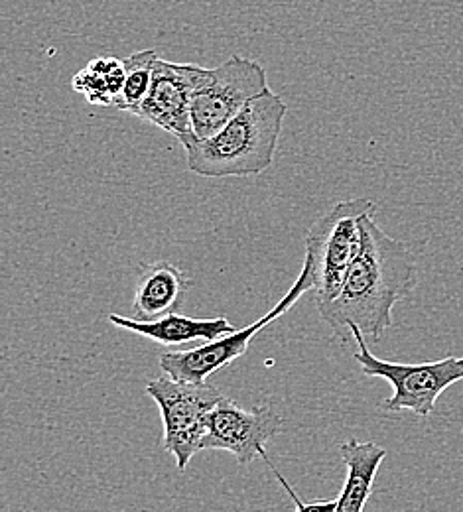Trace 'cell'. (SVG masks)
<instances>
[{"instance_id": "cell-1", "label": "cell", "mask_w": 463, "mask_h": 512, "mask_svg": "<svg viewBox=\"0 0 463 512\" xmlns=\"http://www.w3.org/2000/svg\"><path fill=\"white\" fill-rule=\"evenodd\" d=\"M363 245L351 264L339 296L318 306L326 321L343 341L353 323L361 333L377 343L393 327V310L408 298L418 282L414 256L404 243L389 237L375 221V211L361 219Z\"/></svg>"}, {"instance_id": "cell-2", "label": "cell", "mask_w": 463, "mask_h": 512, "mask_svg": "<svg viewBox=\"0 0 463 512\" xmlns=\"http://www.w3.org/2000/svg\"><path fill=\"white\" fill-rule=\"evenodd\" d=\"M286 103L272 89L253 99L217 134L182 142L190 172L201 178H245L266 172L278 148Z\"/></svg>"}, {"instance_id": "cell-3", "label": "cell", "mask_w": 463, "mask_h": 512, "mask_svg": "<svg viewBox=\"0 0 463 512\" xmlns=\"http://www.w3.org/2000/svg\"><path fill=\"white\" fill-rule=\"evenodd\" d=\"M371 211H377V205L367 197L337 201L310 227L304 241V266L310 270L318 306L330 304L339 296L363 245L361 219Z\"/></svg>"}, {"instance_id": "cell-4", "label": "cell", "mask_w": 463, "mask_h": 512, "mask_svg": "<svg viewBox=\"0 0 463 512\" xmlns=\"http://www.w3.org/2000/svg\"><path fill=\"white\" fill-rule=\"evenodd\" d=\"M357 345L353 359L359 363L363 375L383 379L393 386V394L381 402L387 412L410 410L422 418L430 416L436 400L452 384L463 381V357H446L430 363H393L375 357L365 343V335L357 325L347 327Z\"/></svg>"}, {"instance_id": "cell-5", "label": "cell", "mask_w": 463, "mask_h": 512, "mask_svg": "<svg viewBox=\"0 0 463 512\" xmlns=\"http://www.w3.org/2000/svg\"><path fill=\"white\" fill-rule=\"evenodd\" d=\"M146 394L156 402L164 424V449L174 455L180 473L201 451L215 406L225 398L223 392L207 383H184L160 377L146 383Z\"/></svg>"}, {"instance_id": "cell-6", "label": "cell", "mask_w": 463, "mask_h": 512, "mask_svg": "<svg viewBox=\"0 0 463 512\" xmlns=\"http://www.w3.org/2000/svg\"><path fill=\"white\" fill-rule=\"evenodd\" d=\"M268 89L266 69L255 60L231 56L223 64L209 69L207 81L192 99L190 117L194 138L205 140L217 134Z\"/></svg>"}, {"instance_id": "cell-7", "label": "cell", "mask_w": 463, "mask_h": 512, "mask_svg": "<svg viewBox=\"0 0 463 512\" xmlns=\"http://www.w3.org/2000/svg\"><path fill=\"white\" fill-rule=\"evenodd\" d=\"M306 292H312V276H310L308 266L302 264V270H300L298 278L294 280V284L290 286V290L261 320H257L243 329H235L233 333H227L219 339L207 341L194 349L164 353V355H160V369L176 381L205 383L213 373L227 367L235 359L243 357L247 353L253 337L259 335L272 321L282 318Z\"/></svg>"}, {"instance_id": "cell-8", "label": "cell", "mask_w": 463, "mask_h": 512, "mask_svg": "<svg viewBox=\"0 0 463 512\" xmlns=\"http://www.w3.org/2000/svg\"><path fill=\"white\" fill-rule=\"evenodd\" d=\"M209 69L196 64H174L158 58L150 91L136 117L174 134L180 144L194 138L192 128V99L199 87L207 81Z\"/></svg>"}, {"instance_id": "cell-9", "label": "cell", "mask_w": 463, "mask_h": 512, "mask_svg": "<svg viewBox=\"0 0 463 512\" xmlns=\"http://www.w3.org/2000/svg\"><path fill=\"white\" fill-rule=\"evenodd\" d=\"M284 428L280 414L272 406L241 408L223 398L209 418L203 449L229 451L241 465H249L266 453V444Z\"/></svg>"}, {"instance_id": "cell-10", "label": "cell", "mask_w": 463, "mask_h": 512, "mask_svg": "<svg viewBox=\"0 0 463 512\" xmlns=\"http://www.w3.org/2000/svg\"><path fill=\"white\" fill-rule=\"evenodd\" d=\"M131 318L156 321L174 314L182 306V298L190 286L186 274L166 260L140 264L134 282Z\"/></svg>"}, {"instance_id": "cell-11", "label": "cell", "mask_w": 463, "mask_h": 512, "mask_svg": "<svg viewBox=\"0 0 463 512\" xmlns=\"http://www.w3.org/2000/svg\"><path fill=\"white\" fill-rule=\"evenodd\" d=\"M109 321L121 329H127L146 339H152L166 347L186 345L192 341H213L227 333H233L235 327L227 318H190L182 314H168L166 318L156 321H136L127 316L111 314Z\"/></svg>"}, {"instance_id": "cell-12", "label": "cell", "mask_w": 463, "mask_h": 512, "mask_svg": "<svg viewBox=\"0 0 463 512\" xmlns=\"http://www.w3.org/2000/svg\"><path fill=\"white\" fill-rule=\"evenodd\" d=\"M339 453L347 473L343 489L337 495L335 512H363L373 493L379 467L387 457V449L375 442L347 440L339 446Z\"/></svg>"}, {"instance_id": "cell-13", "label": "cell", "mask_w": 463, "mask_h": 512, "mask_svg": "<svg viewBox=\"0 0 463 512\" xmlns=\"http://www.w3.org/2000/svg\"><path fill=\"white\" fill-rule=\"evenodd\" d=\"M75 93L83 95L95 107L115 109L125 87V62L113 56L91 60L71 79Z\"/></svg>"}, {"instance_id": "cell-14", "label": "cell", "mask_w": 463, "mask_h": 512, "mask_svg": "<svg viewBox=\"0 0 463 512\" xmlns=\"http://www.w3.org/2000/svg\"><path fill=\"white\" fill-rule=\"evenodd\" d=\"M160 56L156 50H138L125 58V87L123 93L115 105L117 111H125L134 115L136 109L146 99L152 77H154V65Z\"/></svg>"}, {"instance_id": "cell-15", "label": "cell", "mask_w": 463, "mask_h": 512, "mask_svg": "<svg viewBox=\"0 0 463 512\" xmlns=\"http://www.w3.org/2000/svg\"><path fill=\"white\" fill-rule=\"evenodd\" d=\"M263 459H265L266 465L272 469V473H274V477L278 479V483H280V485L288 491V495L292 497V501H294V505H296V512H335L337 497L331 499V501H310V503H304V501L296 495V491L292 489V485L282 477V473L272 465V461L268 459V453L263 455Z\"/></svg>"}]
</instances>
